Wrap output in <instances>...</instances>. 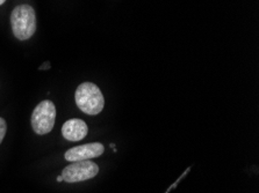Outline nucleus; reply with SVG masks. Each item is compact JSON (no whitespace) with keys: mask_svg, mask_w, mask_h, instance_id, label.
Returning a JSON list of instances; mask_svg holds the SVG:
<instances>
[{"mask_svg":"<svg viewBox=\"0 0 259 193\" xmlns=\"http://www.w3.org/2000/svg\"><path fill=\"white\" fill-rule=\"evenodd\" d=\"M89 127L84 120L72 118L62 126V135L69 141H80L88 136Z\"/></svg>","mask_w":259,"mask_h":193,"instance_id":"423d86ee","label":"nucleus"},{"mask_svg":"<svg viewBox=\"0 0 259 193\" xmlns=\"http://www.w3.org/2000/svg\"><path fill=\"white\" fill-rule=\"evenodd\" d=\"M47 69H50V62L49 61H46L45 64H43L41 68H40V70L41 71H43V70H47Z\"/></svg>","mask_w":259,"mask_h":193,"instance_id":"6e6552de","label":"nucleus"},{"mask_svg":"<svg viewBox=\"0 0 259 193\" xmlns=\"http://www.w3.org/2000/svg\"><path fill=\"white\" fill-rule=\"evenodd\" d=\"M99 172V167L92 161H77L66 165L62 171L63 180L66 183H79L94 178Z\"/></svg>","mask_w":259,"mask_h":193,"instance_id":"20e7f679","label":"nucleus"},{"mask_svg":"<svg viewBox=\"0 0 259 193\" xmlns=\"http://www.w3.org/2000/svg\"><path fill=\"white\" fill-rule=\"evenodd\" d=\"M5 2H6V0H0V5H3V4Z\"/></svg>","mask_w":259,"mask_h":193,"instance_id":"9d476101","label":"nucleus"},{"mask_svg":"<svg viewBox=\"0 0 259 193\" xmlns=\"http://www.w3.org/2000/svg\"><path fill=\"white\" fill-rule=\"evenodd\" d=\"M11 26L14 36L20 41L29 39L36 31V13L27 4L19 5L11 13Z\"/></svg>","mask_w":259,"mask_h":193,"instance_id":"f03ea898","label":"nucleus"},{"mask_svg":"<svg viewBox=\"0 0 259 193\" xmlns=\"http://www.w3.org/2000/svg\"><path fill=\"white\" fill-rule=\"evenodd\" d=\"M74 100L78 108L89 116L99 115L105 106L103 93L92 82H84L78 86L74 93Z\"/></svg>","mask_w":259,"mask_h":193,"instance_id":"f257e3e1","label":"nucleus"},{"mask_svg":"<svg viewBox=\"0 0 259 193\" xmlns=\"http://www.w3.org/2000/svg\"><path fill=\"white\" fill-rule=\"evenodd\" d=\"M105 147L100 143H91L81 146H76L69 151H66L64 157L69 162H77V161H88L103 155Z\"/></svg>","mask_w":259,"mask_h":193,"instance_id":"39448f33","label":"nucleus"},{"mask_svg":"<svg viewBox=\"0 0 259 193\" xmlns=\"http://www.w3.org/2000/svg\"><path fill=\"white\" fill-rule=\"evenodd\" d=\"M55 120H56V106L49 100L42 101L31 113V127L38 136H45L52 132Z\"/></svg>","mask_w":259,"mask_h":193,"instance_id":"7ed1b4c3","label":"nucleus"},{"mask_svg":"<svg viewBox=\"0 0 259 193\" xmlns=\"http://www.w3.org/2000/svg\"><path fill=\"white\" fill-rule=\"evenodd\" d=\"M6 131H7L6 121H5V119H4V118L0 117V144H2V141L4 140V138H5Z\"/></svg>","mask_w":259,"mask_h":193,"instance_id":"0eeeda50","label":"nucleus"},{"mask_svg":"<svg viewBox=\"0 0 259 193\" xmlns=\"http://www.w3.org/2000/svg\"><path fill=\"white\" fill-rule=\"evenodd\" d=\"M57 182H58V183L63 182V177H62V176H58V177H57Z\"/></svg>","mask_w":259,"mask_h":193,"instance_id":"1a4fd4ad","label":"nucleus"}]
</instances>
